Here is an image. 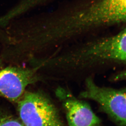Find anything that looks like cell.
Here are the masks:
<instances>
[{"label":"cell","instance_id":"6da1fadb","mask_svg":"<svg viewBox=\"0 0 126 126\" xmlns=\"http://www.w3.org/2000/svg\"><path fill=\"white\" fill-rule=\"evenodd\" d=\"M126 23V0H87L66 11L63 23L75 39L104 26Z\"/></svg>","mask_w":126,"mask_h":126},{"label":"cell","instance_id":"7a4b0ae2","mask_svg":"<svg viewBox=\"0 0 126 126\" xmlns=\"http://www.w3.org/2000/svg\"><path fill=\"white\" fill-rule=\"evenodd\" d=\"M18 110L24 126H63L56 109L39 93H24L18 100Z\"/></svg>","mask_w":126,"mask_h":126},{"label":"cell","instance_id":"3957f363","mask_svg":"<svg viewBox=\"0 0 126 126\" xmlns=\"http://www.w3.org/2000/svg\"><path fill=\"white\" fill-rule=\"evenodd\" d=\"M86 89L81 97L94 100L101 109L120 126H126V88L120 89L102 87L92 79L86 81Z\"/></svg>","mask_w":126,"mask_h":126},{"label":"cell","instance_id":"277c9868","mask_svg":"<svg viewBox=\"0 0 126 126\" xmlns=\"http://www.w3.org/2000/svg\"><path fill=\"white\" fill-rule=\"evenodd\" d=\"M41 79L36 67L20 65L0 70V96L12 102H18L27 86Z\"/></svg>","mask_w":126,"mask_h":126},{"label":"cell","instance_id":"5b68a950","mask_svg":"<svg viewBox=\"0 0 126 126\" xmlns=\"http://www.w3.org/2000/svg\"><path fill=\"white\" fill-rule=\"evenodd\" d=\"M69 126H101V121L87 103L74 98L64 101Z\"/></svg>","mask_w":126,"mask_h":126},{"label":"cell","instance_id":"8992f818","mask_svg":"<svg viewBox=\"0 0 126 126\" xmlns=\"http://www.w3.org/2000/svg\"><path fill=\"white\" fill-rule=\"evenodd\" d=\"M0 126H24L21 122L5 115H0Z\"/></svg>","mask_w":126,"mask_h":126},{"label":"cell","instance_id":"52a82bcc","mask_svg":"<svg viewBox=\"0 0 126 126\" xmlns=\"http://www.w3.org/2000/svg\"><path fill=\"white\" fill-rule=\"evenodd\" d=\"M126 70L119 73L114 76L112 78V80L114 81H118L120 80H126Z\"/></svg>","mask_w":126,"mask_h":126},{"label":"cell","instance_id":"ba28073f","mask_svg":"<svg viewBox=\"0 0 126 126\" xmlns=\"http://www.w3.org/2000/svg\"><path fill=\"white\" fill-rule=\"evenodd\" d=\"M2 68V61L0 58V68Z\"/></svg>","mask_w":126,"mask_h":126}]
</instances>
